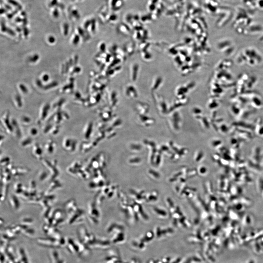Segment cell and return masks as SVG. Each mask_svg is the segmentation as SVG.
I'll return each instance as SVG.
<instances>
[{"label":"cell","mask_w":263,"mask_h":263,"mask_svg":"<svg viewBox=\"0 0 263 263\" xmlns=\"http://www.w3.org/2000/svg\"><path fill=\"white\" fill-rule=\"evenodd\" d=\"M10 113L8 111L3 113L1 116V122L3 127L8 134L13 132L12 120L10 118Z\"/></svg>","instance_id":"cell-1"},{"label":"cell","mask_w":263,"mask_h":263,"mask_svg":"<svg viewBox=\"0 0 263 263\" xmlns=\"http://www.w3.org/2000/svg\"><path fill=\"white\" fill-rule=\"evenodd\" d=\"M50 109V105L48 104H46L43 105L40 108L39 112L38 119L37 120V124L38 125L42 124L46 118H47Z\"/></svg>","instance_id":"cell-2"},{"label":"cell","mask_w":263,"mask_h":263,"mask_svg":"<svg viewBox=\"0 0 263 263\" xmlns=\"http://www.w3.org/2000/svg\"><path fill=\"white\" fill-rule=\"evenodd\" d=\"M32 153L36 158L38 159H41L42 158L43 151L38 144H36L33 145Z\"/></svg>","instance_id":"cell-3"},{"label":"cell","mask_w":263,"mask_h":263,"mask_svg":"<svg viewBox=\"0 0 263 263\" xmlns=\"http://www.w3.org/2000/svg\"><path fill=\"white\" fill-rule=\"evenodd\" d=\"M75 142L70 138H66L64 139L63 141V147L65 150L68 151H72L74 150V144Z\"/></svg>","instance_id":"cell-4"},{"label":"cell","mask_w":263,"mask_h":263,"mask_svg":"<svg viewBox=\"0 0 263 263\" xmlns=\"http://www.w3.org/2000/svg\"><path fill=\"white\" fill-rule=\"evenodd\" d=\"M56 144L52 140H49L45 144V149L49 154H52L55 150Z\"/></svg>","instance_id":"cell-5"},{"label":"cell","mask_w":263,"mask_h":263,"mask_svg":"<svg viewBox=\"0 0 263 263\" xmlns=\"http://www.w3.org/2000/svg\"><path fill=\"white\" fill-rule=\"evenodd\" d=\"M12 127L13 128V132L15 131V132L16 135L18 137H20L21 136V132L16 120L15 119H12Z\"/></svg>","instance_id":"cell-6"},{"label":"cell","mask_w":263,"mask_h":263,"mask_svg":"<svg viewBox=\"0 0 263 263\" xmlns=\"http://www.w3.org/2000/svg\"><path fill=\"white\" fill-rule=\"evenodd\" d=\"M21 120L22 123L24 125H29L32 121L31 118L26 115H24L21 117Z\"/></svg>","instance_id":"cell-7"},{"label":"cell","mask_w":263,"mask_h":263,"mask_svg":"<svg viewBox=\"0 0 263 263\" xmlns=\"http://www.w3.org/2000/svg\"><path fill=\"white\" fill-rule=\"evenodd\" d=\"M33 143V140L29 138H27L23 140L21 142V145L23 147H26L31 145Z\"/></svg>","instance_id":"cell-8"},{"label":"cell","mask_w":263,"mask_h":263,"mask_svg":"<svg viewBox=\"0 0 263 263\" xmlns=\"http://www.w3.org/2000/svg\"><path fill=\"white\" fill-rule=\"evenodd\" d=\"M29 132L31 136H35L38 135V131L36 128L32 127L29 130Z\"/></svg>","instance_id":"cell-9"},{"label":"cell","mask_w":263,"mask_h":263,"mask_svg":"<svg viewBox=\"0 0 263 263\" xmlns=\"http://www.w3.org/2000/svg\"><path fill=\"white\" fill-rule=\"evenodd\" d=\"M15 99L16 101V106L18 108V109H21L20 108L22 107L23 104L20 97L18 96H17L16 97Z\"/></svg>","instance_id":"cell-10"},{"label":"cell","mask_w":263,"mask_h":263,"mask_svg":"<svg viewBox=\"0 0 263 263\" xmlns=\"http://www.w3.org/2000/svg\"><path fill=\"white\" fill-rule=\"evenodd\" d=\"M55 39L54 37L51 36L49 37V41L51 43H53L55 42Z\"/></svg>","instance_id":"cell-11"},{"label":"cell","mask_w":263,"mask_h":263,"mask_svg":"<svg viewBox=\"0 0 263 263\" xmlns=\"http://www.w3.org/2000/svg\"><path fill=\"white\" fill-rule=\"evenodd\" d=\"M49 79V76L47 75H45L43 77V80L44 81H48V80Z\"/></svg>","instance_id":"cell-12"}]
</instances>
